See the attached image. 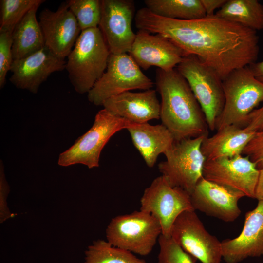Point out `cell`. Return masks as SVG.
<instances>
[{
    "mask_svg": "<svg viewBox=\"0 0 263 263\" xmlns=\"http://www.w3.org/2000/svg\"><path fill=\"white\" fill-rule=\"evenodd\" d=\"M139 30L162 35L186 55L197 56L222 80L236 69L256 62L259 46L257 31L214 15L194 20H177L157 15L146 7L138 10Z\"/></svg>",
    "mask_w": 263,
    "mask_h": 263,
    "instance_id": "cell-1",
    "label": "cell"
},
{
    "mask_svg": "<svg viewBox=\"0 0 263 263\" xmlns=\"http://www.w3.org/2000/svg\"><path fill=\"white\" fill-rule=\"evenodd\" d=\"M156 85L159 93L162 124L175 140L208 136V126L204 112L185 78L176 68L157 69Z\"/></svg>",
    "mask_w": 263,
    "mask_h": 263,
    "instance_id": "cell-2",
    "label": "cell"
},
{
    "mask_svg": "<svg viewBox=\"0 0 263 263\" xmlns=\"http://www.w3.org/2000/svg\"><path fill=\"white\" fill-rule=\"evenodd\" d=\"M111 53L98 27L81 32L67 56L66 68L75 91L88 93L107 68Z\"/></svg>",
    "mask_w": 263,
    "mask_h": 263,
    "instance_id": "cell-3",
    "label": "cell"
},
{
    "mask_svg": "<svg viewBox=\"0 0 263 263\" xmlns=\"http://www.w3.org/2000/svg\"><path fill=\"white\" fill-rule=\"evenodd\" d=\"M222 85L225 104L215 129L230 125L243 127L248 115L263 102V83L248 66L231 72L222 80Z\"/></svg>",
    "mask_w": 263,
    "mask_h": 263,
    "instance_id": "cell-4",
    "label": "cell"
},
{
    "mask_svg": "<svg viewBox=\"0 0 263 263\" xmlns=\"http://www.w3.org/2000/svg\"><path fill=\"white\" fill-rule=\"evenodd\" d=\"M134 124L112 114L104 109L100 110L92 127L71 147L60 154L58 164L67 167L81 164L89 169L99 167L101 152L111 137Z\"/></svg>",
    "mask_w": 263,
    "mask_h": 263,
    "instance_id": "cell-5",
    "label": "cell"
},
{
    "mask_svg": "<svg viewBox=\"0 0 263 263\" xmlns=\"http://www.w3.org/2000/svg\"><path fill=\"white\" fill-rule=\"evenodd\" d=\"M161 234L159 222L140 210L113 218L106 229L112 245L141 256L151 252Z\"/></svg>",
    "mask_w": 263,
    "mask_h": 263,
    "instance_id": "cell-6",
    "label": "cell"
},
{
    "mask_svg": "<svg viewBox=\"0 0 263 263\" xmlns=\"http://www.w3.org/2000/svg\"><path fill=\"white\" fill-rule=\"evenodd\" d=\"M206 136L175 140L164 153L166 160L158 164L161 175L172 187L180 188L190 195L203 177L206 160L201 147Z\"/></svg>",
    "mask_w": 263,
    "mask_h": 263,
    "instance_id": "cell-7",
    "label": "cell"
},
{
    "mask_svg": "<svg viewBox=\"0 0 263 263\" xmlns=\"http://www.w3.org/2000/svg\"><path fill=\"white\" fill-rule=\"evenodd\" d=\"M185 78L205 114L208 128L215 130L225 104L222 80L195 56H186L176 67Z\"/></svg>",
    "mask_w": 263,
    "mask_h": 263,
    "instance_id": "cell-8",
    "label": "cell"
},
{
    "mask_svg": "<svg viewBox=\"0 0 263 263\" xmlns=\"http://www.w3.org/2000/svg\"><path fill=\"white\" fill-rule=\"evenodd\" d=\"M153 82L127 53L111 54L106 71L88 93V100L102 106L108 99L132 90H148Z\"/></svg>",
    "mask_w": 263,
    "mask_h": 263,
    "instance_id": "cell-9",
    "label": "cell"
},
{
    "mask_svg": "<svg viewBox=\"0 0 263 263\" xmlns=\"http://www.w3.org/2000/svg\"><path fill=\"white\" fill-rule=\"evenodd\" d=\"M140 204V210L150 214L159 222L161 234L166 237H171L172 226L181 213L195 210L190 194L172 187L162 175L154 179L145 189Z\"/></svg>",
    "mask_w": 263,
    "mask_h": 263,
    "instance_id": "cell-10",
    "label": "cell"
},
{
    "mask_svg": "<svg viewBox=\"0 0 263 263\" xmlns=\"http://www.w3.org/2000/svg\"><path fill=\"white\" fill-rule=\"evenodd\" d=\"M170 236L184 251L202 263H221V242L207 231L195 210L185 211L177 217Z\"/></svg>",
    "mask_w": 263,
    "mask_h": 263,
    "instance_id": "cell-11",
    "label": "cell"
},
{
    "mask_svg": "<svg viewBox=\"0 0 263 263\" xmlns=\"http://www.w3.org/2000/svg\"><path fill=\"white\" fill-rule=\"evenodd\" d=\"M259 169L246 156L206 160L203 177L206 180L255 198Z\"/></svg>",
    "mask_w": 263,
    "mask_h": 263,
    "instance_id": "cell-12",
    "label": "cell"
},
{
    "mask_svg": "<svg viewBox=\"0 0 263 263\" xmlns=\"http://www.w3.org/2000/svg\"><path fill=\"white\" fill-rule=\"evenodd\" d=\"M98 26L111 54L129 53L136 37L132 23L134 4L131 0H101Z\"/></svg>",
    "mask_w": 263,
    "mask_h": 263,
    "instance_id": "cell-13",
    "label": "cell"
},
{
    "mask_svg": "<svg viewBox=\"0 0 263 263\" xmlns=\"http://www.w3.org/2000/svg\"><path fill=\"white\" fill-rule=\"evenodd\" d=\"M129 53L140 68L147 70L156 66L165 71L175 68L186 56L165 36L159 34L152 35L141 30L136 34Z\"/></svg>",
    "mask_w": 263,
    "mask_h": 263,
    "instance_id": "cell-14",
    "label": "cell"
},
{
    "mask_svg": "<svg viewBox=\"0 0 263 263\" xmlns=\"http://www.w3.org/2000/svg\"><path fill=\"white\" fill-rule=\"evenodd\" d=\"M66 61L45 46L35 53L14 60L10 81L17 88L38 93L41 84L52 73L66 68Z\"/></svg>",
    "mask_w": 263,
    "mask_h": 263,
    "instance_id": "cell-15",
    "label": "cell"
},
{
    "mask_svg": "<svg viewBox=\"0 0 263 263\" xmlns=\"http://www.w3.org/2000/svg\"><path fill=\"white\" fill-rule=\"evenodd\" d=\"M242 192L205 179L202 177L190 195L194 209L226 222L236 220L241 211L238 201Z\"/></svg>",
    "mask_w": 263,
    "mask_h": 263,
    "instance_id": "cell-16",
    "label": "cell"
},
{
    "mask_svg": "<svg viewBox=\"0 0 263 263\" xmlns=\"http://www.w3.org/2000/svg\"><path fill=\"white\" fill-rule=\"evenodd\" d=\"M39 23L45 46L58 56L65 58L73 49L81 30L65 1L57 10L43 9Z\"/></svg>",
    "mask_w": 263,
    "mask_h": 263,
    "instance_id": "cell-17",
    "label": "cell"
},
{
    "mask_svg": "<svg viewBox=\"0 0 263 263\" xmlns=\"http://www.w3.org/2000/svg\"><path fill=\"white\" fill-rule=\"evenodd\" d=\"M222 258L226 263H239L249 257L263 255V200L245 215L243 230L235 238L221 242Z\"/></svg>",
    "mask_w": 263,
    "mask_h": 263,
    "instance_id": "cell-18",
    "label": "cell"
},
{
    "mask_svg": "<svg viewBox=\"0 0 263 263\" xmlns=\"http://www.w3.org/2000/svg\"><path fill=\"white\" fill-rule=\"evenodd\" d=\"M102 106L112 114L134 123L160 118V103L156 91L152 89L135 93L127 91L108 99Z\"/></svg>",
    "mask_w": 263,
    "mask_h": 263,
    "instance_id": "cell-19",
    "label": "cell"
},
{
    "mask_svg": "<svg viewBox=\"0 0 263 263\" xmlns=\"http://www.w3.org/2000/svg\"><path fill=\"white\" fill-rule=\"evenodd\" d=\"M127 130L134 146L150 168L154 166L158 156L164 154L175 141L171 133L163 124L134 123Z\"/></svg>",
    "mask_w": 263,
    "mask_h": 263,
    "instance_id": "cell-20",
    "label": "cell"
},
{
    "mask_svg": "<svg viewBox=\"0 0 263 263\" xmlns=\"http://www.w3.org/2000/svg\"><path fill=\"white\" fill-rule=\"evenodd\" d=\"M255 132L237 125L226 126L204 138L201 151L206 160L241 155Z\"/></svg>",
    "mask_w": 263,
    "mask_h": 263,
    "instance_id": "cell-21",
    "label": "cell"
},
{
    "mask_svg": "<svg viewBox=\"0 0 263 263\" xmlns=\"http://www.w3.org/2000/svg\"><path fill=\"white\" fill-rule=\"evenodd\" d=\"M39 6L32 8L14 29L12 48L13 60L25 57L45 46L42 31L36 18Z\"/></svg>",
    "mask_w": 263,
    "mask_h": 263,
    "instance_id": "cell-22",
    "label": "cell"
},
{
    "mask_svg": "<svg viewBox=\"0 0 263 263\" xmlns=\"http://www.w3.org/2000/svg\"><path fill=\"white\" fill-rule=\"evenodd\" d=\"M214 14L256 31L263 29V5L257 0H227Z\"/></svg>",
    "mask_w": 263,
    "mask_h": 263,
    "instance_id": "cell-23",
    "label": "cell"
},
{
    "mask_svg": "<svg viewBox=\"0 0 263 263\" xmlns=\"http://www.w3.org/2000/svg\"><path fill=\"white\" fill-rule=\"evenodd\" d=\"M146 8L159 16L177 20H194L207 16L200 0H145Z\"/></svg>",
    "mask_w": 263,
    "mask_h": 263,
    "instance_id": "cell-24",
    "label": "cell"
},
{
    "mask_svg": "<svg viewBox=\"0 0 263 263\" xmlns=\"http://www.w3.org/2000/svg\"><path fill=\"white\" fill-rule=\"evenodd\" d=\"M85 255L84 263H146L132 253L101 240L94 241L89 245Z\"/></svg>",
    "mask_w": 263,
    "mask_h": 263,
    "instance_id": "cell-25",
    "label": "cell"
},
{
    "mask_svg": "<svg viewBox=\"0 0 263 263\" xmlns=\"http://www.w3.org/2000/svg\"><path fill=\"white\" fill-rule=\"evenodd\" d=\"M44 0H1L0 31H13L16 25L33 7Z\"/></svg>",
    "mask_w": 263,
    "mask_h": 263,
    "instance_id": "cell-26",
    "label": "cell"
},
{
    "mask_svg": "<svg viewBox=\"0 0 263 263\" xmlns=\"http://www.w3.org/2000/svg\"><path fill=\"white\" fill-rule=\"evenodd\" d=\"M66 2L81 31L98 27L101 17V0H69Z\"/></svg>",
    "mask_w": 263,
    "mask_h": 263,
    "instance_id": "cell-27",
    "label": "cell"
},
{
    "mask_svg": "<svg viewBox=\"0 0 263 263\" xmlns=\"http://www.w3.org/2000/svg\"><path fill=\"white\" fill-rule=\"evenodd\" d=\"M158 263H195L197 259L184 251L172 238L161 234Z\"/></svg>",
    "mask_w": 263,
    "mask_h": 263,
    "instance_id": "cell-28",
    "label": "cell"
},
{
    "mask_svg": "<svg viewBox=\"0 0 263 263\" xmlns=\"http://www.w3.org/2000/svg\"><path fill=\"white\" fill-rule=\"evenodd\" d=\"M13 31H0V88H3L7 74L13 61L12 54Z\"/></svg>",
    "mask_w": 263,
    "mask_h": 263,
    "instance_id": "cell-29",
    "label": "cell"
},
{
    "mask_svg": "<svg viewBox=\"0 0 263 263\" xmlns=\"http://www.w3.org/2000/svg\"><path fill=\"white\" fill-rule=\"evenodd\" d=\"M242 154L254 163L257 169L263 168V128L257 131L244 148Z\"/></svg>",
    "mask_w": 263,
    "mask_h": 263,
    "instance_id": "cell-30",
    "label": "cell"
},
{
    "mask_svg": "<svg viewBox=\"0 0 263 263\" xmlns=\"http://www.w3.org/2000/svg\"><path fill=\"white\" fill-rule=\"evenodd\" d=\"M9 192V186L6 181L4 172V167L2 161L0 163V223H3L8 218L13 217L8 208L6 204L7 196Z\"/></svg>",
    "mask_w": 263,
    "mask_h": 263,
    "instance_id": "cell-31",
    "label": "cell"
},
{
    "mask_svg": "<svg viewBox=\"0 0 263 263\" xmlns=\"http://www.w3.org/2000/svg\"><path fill=\"white\" fill-rule=\"evenodd\" d=\"M243 127L254 132L263 128V105L254 110L248 115Z\"/></svg>",
    "mask_w": 263,
    "mask_h": 263,
    "instance_id": "cell-32",
    "label": "cell"
},
{
    "mask_svg": "<svg viewBox=\"0 0 263 263\" xmlns=\"http://www.w3.org/2000/svg\"><path fill=\"white\" fill-rule=\"evenodd\" d=\"M206 15L210 16L214 15V11L220 8L227 0H200Z\"/></svg>",
    "mask_w": 263,
    "mask_h": 263,
    "instance_id": "cell-33",
    "label": "cell"
},
{
    "mask_svg": "<svg viewBox=\"0 0 263 263\" xmlns=\"http://www.w3.org/2000/svg\"><path fill=\"white\" fill-rule=\"evenodd\" d=\"M248 67L255 78L263 83V61L253 63Z\"/></svg>",
    "mask_w": 263,
    "mask_h": 263,
    "instance_id": "cell-34",
    "label": "cell"
},
{
    "mask_svg": "<svg viewBox=\"0 0 263 263\" xmlns=\"http://www.w3.org/2000/svg\"><path fill=\"white\" fill-rule=\"evenodd\" d=\"M259 176L255 193V199L263 200V168L259 169Z\"/></svg>",
    "mask_w": 263,
    "mask_h": 263,
    "instance_id": "cell-35",
    "label": "cell"
}]
</instances>
